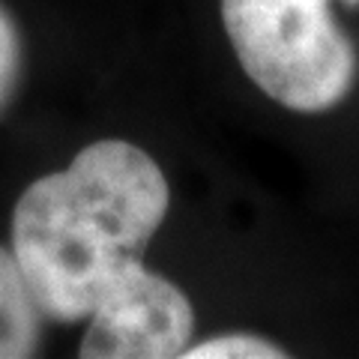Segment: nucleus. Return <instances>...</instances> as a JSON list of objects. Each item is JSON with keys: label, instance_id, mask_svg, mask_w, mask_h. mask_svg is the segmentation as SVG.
Wrapping results in <instances>:
<instances>
[{"label": "nucleus", "instance_id": "nucleus-1", "mask_svg": "<svg viewBox=\"0 0 359 359\" xmlns=\"http://www.w3.org/2000/svg\"><path fill=\"white\" fill-rule=\"evenodd\" d=\"M171 207L159 162L120 138L93 141L13 210V257L45 323H81L126 287Z\"/></svg>", "mask_w": 359, "mask_h": 359}, {"label": "nucleus", "instance_id": "nucleus-2", "mask_svg": "<svg viewBox=\"0 0 359 359\" xmlns=\"http://www.w3.org/2000/svg\"><path fill=\"white\" fill-rule=\"evenodd\" d=\"M222 25L243 72L282 108L327 114L351 96L359 57L332 0H222Z\"/></svg>", "mask_w": 359, "mask_h": 359}, {"label": "nucleus", "instance_id": "nucleus-3", "mask_svg": "<svg viewBox=\"0 0 359 359\" xmlns=\"http://www.w3.org/2000/svg\"><path fill=\"white\" fill-rule=\"evenodd\" d=\"M195 309L171 278L144 266L87 320L81 359H174L192 344Z\"/></svg>", "mask_w": 359, "mask_h": 359}, {"label": "nucleus", "instance_id": "nucleus-4", "mask_svg": "<svg viewBox=\"0 0 359 359\" xmlns=\"http://www.w3.org/2000/svg\"><path fill=\"white\" fill-rule=\"evenodd\" d=\"M45 318L33 306L13 249L0 245V359H27L42 347Z\"/></svg>", "mask_w": 359, "mask_h": 359}, {"label": "nucleus", "instance_id": "nucleus-5", "mask_svg": "<svg viewBox=\"0 0 359 359\" xmlns=\"http://www.w3.org/2000/svg\"><path fill=\"white\" fill-rule=\"evenodd\" d=\"M186 359H285L287 351L276 341L261 339L252 332H228L216 339L189 344L183 351Z\"/></svg>", "mask_w": 359, "mask_h": 359}, {"label": "nucleus", "instance_id": "nucleus-6", "mask_svg": "<svg viewBox=\"0 0 359 359\" xmlns=\"http://www.w3.org/2000/svg\"><path fill=\"white\" fill-rule=\"evenodd\" d=\"M21 75H25V39L15 18L0 4V117L15 99Z\"/></svg>", "mask_w": 359, "mask_h": 359}]
</instances>
